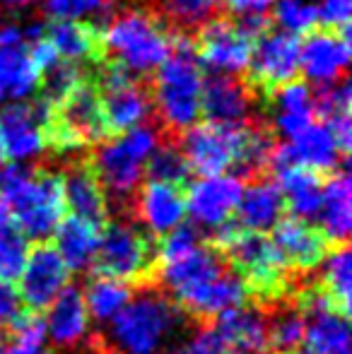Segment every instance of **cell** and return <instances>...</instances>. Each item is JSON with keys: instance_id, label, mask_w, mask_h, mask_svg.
<instances>
[{"instance_id": "36", "label": "cell", "mask_w": 352, "mask_h": 354, "mask_svg": "<svg viewBox=\"0 0 352 354\" xmlns=\"http://www.w3.org/2000/svg\"><path fill=\"white\" fill-rule=\"evenodd\" d=\"M116 0H48L44 12L51 19H77L85 15H102V24L106 29V19L111 15Z\"/></svg>"}, {"instance_id": "41", "label": "cell", "mask_w": 352, "mask_h": 354, "mask_svg": "<svg viewBox=\"0 0 352 354\" xmlns=\"http://www.w3.org/2000/svg\"><path fill=\"white\" fill-rule=\"evenodd\" d=\"M220 3H225L232 15H261L268 10L270 0H220Z\"/></svg>"}, {"instance_id": "46", "label": "cell", "mask_w": 352, "mask_h": 354, "mask_svg": "<svg viewBox=\"0 0 352 354\" xmlns=\"http://www.w3.org/2000/svg\"><path fill=\"white\" fill-rule=\"evenodd\" d=\"M37 354H53V352H48V350H41V352H37Z\"/></svg>"}, {"instance_id": "8", "label": "cell", "mask_w": 352, "mask_h": 354, "mask_svg": "<svg viewBox=\"0 0 352 354\" xmlns=\"http://www.w3.org/2000/svg\"><path fill=\"white\" fill-rule=\"evenodd\" d=\"M302 41L295 34L270 32L261 34L251 48L249 66L241 82L251 92V97L263 106V102L275 92L277 87L287 82H295L299 77Z\"/></svg>"}, {"instance_id": "2", "label": "cell", "mask_w": 352, "mask_h": 354, "mask_svg": "<svg viewBox=\"0 0 352 354\" xmlns=\"http://www.w3.org/2000/svg\"><path fill=\"white\" fill-rule=\"evenodd\" d=\"M147 84L160 136L178 140L201 118L203 73L191 37L174 34L169 58L157 68L155 77L147 80Z\"/></svg>"}, {"instance_id": "7", "label": "cell", "mask_w": 352, "mask_h": 354, "mask_svg": "<svg viewBox=\"0 0 352 354\" xmlns=\"http://www.w3.org/2000/svg\"><path fill=\"white\" fill-rule=\"evenodd\" d=\"M92 270L126 284L157 282V241L133 222L104 224Z\"/></svg>"}, {"instance_id": "5", "label": "cell", "mask_w": 352, "mask_h": 354, "mask_svg": "<svg viewBox=\"0 0 352 354\" xmlns=\"http://www.w3.org/2000/svg\"><path fill=\"white\" fill-rule=\"evenodd\" d=\"M172 44L174 32L147 0H140V5L131 10H123L104 29L106 63H113L140 80H147V75H152L169 58Z\"/></svg>"}, {"instance_id": "14", "label": "cell", "mask_w": 352, "mask_h": 354, "mask_svg": "<svg viewBox=\"0 0 352 354\" xmlns=\"http://www.w3.org/2000/svg\"><path fill=\"white\" fill-rule=\"evenodd\" d=\"M244 183L237 176H207L193 183L186 193V212H191L193 222L203 229L215 232L225 222H230L239 205Z\"/></svg>"}, {"instance_id": "37", "label": "cell", "mask_w": 352, "mask_h": 354, "mask_svg": "<svg viewBox=\"0 0 352 354\" xmlns=\"http://www.w3.org/2000/svg\"><path fill=\"white\" fill-rule=\"evenodd\" d=\"M275 22L282 24L287 29V34H309L314 29L316 19V8L309 3H302V0H280L275 5Z\"/></svg>"}, {"instance_id": "30", "label": "cell", "mask_w": 352, "mask_h": 354, "mask_svg": "<svg viewBox=\"0 0 352 354\" xmlns=\"http://www.w3.org/2000/svg\"><path fill=\"white\" fill-rule=\"evenodd\" d=\"M39 84V71L29 58L27 46H0V89L15 99H22Z\"/></svg>"}, {"instance_id": "35", "label": "cell", "mask_w": 352, "mask_h": 354, "mask_svg": "<svg viewBox=\"0 0 352 354\" xmlns=\"http://www.w3.org/2000/svg\"><path fill=\"white\" fill-rule=\"evenodd\" d=\"M350 82L348 75L333 80V82H324L316 92V97L311 99L314 102V116L321 118L319 123H328L331 118L343 116V113H350Z\"/></svg>"}, {"instance_id": "31", "label": "cell", "mask_w": 352, "mask_h": 354, "mask_svg": "<svg viewBox=\"0 0 352 354\" xmlns=\"http://www.w3.org/2000/svg\"><path fill=\"white\" fill-rule=\"evenodd\" d=\"M324 272L319 277V284L331 297L340 313L345 318L350 316V294H352V263H350V246L338 243L324 258Z\"/></svg>"}, {"instance_id": "33", "label": "cell", "mask_w": 352, "mask_h": 354, "mask_svg": "<svg viewBox=\"0 0 352 354\" xmlns=\"http://www.w3.org/2000/svg\"><path fill=\"white\" fill-rule=\"evenodd\" d=\"M160 136V133H157ZM145 174L150 176V181H165V183H176V186H186L191 169L181 152V145L174 138H162L157 140V147L152 149V154L145 162Z\"/></svg>"}, {"instance_id": "34", "label": "cell", "mask_w": 352, "mask_h": 354, "mask_svg": "<svg viewBox=\"0 0 352 354\" xmlns=\"http://www.w3.org/2000/svg\"><path fill=\"white\" fill-rule=\"evenodd\" d=\"M44 342H46V323H44V316L24 311L10 326L8 354H37L44 350Z\"/></svg>"}, {"instance_id": "40", "label": "cell", "mask_w": 352, "mask_h": 354, "mask_svg": "<svg viewBox=\"0 0 352 354\" xmlns=\"http://www.w3.org/2000/svg\"><path fill=\"white\" fill-rule=\"evenodd\" d=\"M22 301H19L17 289L10 282L0 280V328L3 326H12L19 316H22Z\"/></svg>"}, {"instance_id": "20", "label": "cell", "mask_w": 352, "mask_h": 354, "mask_svg": "<svg viewBox=\"0 0 352 354\" xmlns=\"http://www.w3.org/2000/svg\"><path fill=\"white\" fill-rule=\"evenodd\" d=\"M44 39L51 41L58 56L66 61H85L92 68H99L106 61L104 46V29L94 22H77V19H51L44 27Z\"/></svg>"}, {"instance_id": "15", "label": "cell", "mask_w": 352, "mask_h": 354, "mask_svg": "<svg viewBox=\"0 0 352 354\" xmlns=\"http://www.w3.org/2000/svg\"><path fill=\"white\" fill-rule=\"evenodd\" d=\"M272 243L292 272H311L331 251L328 239L319 227L299 217H282L272 227Z\"/></svg>"}, {"instance_id": "18", "label": "cell", "mask_w": 352, "mask_h": 354, "mask_svg": "<svg viewBox=\"0 0 352 354\" xmlns=\"http://www.w3.org/2000/svg\"><path fill=\"white\" fill-rule=\"evenodd\" d=\"M249 297L251 294H249V289H246L244 280H241L234 270L227 268L215 280L205 282L203 287L183 294L174 304L183 313L198 318V321H210V318H217L220 313L230 311V308L244 306V304L249 301Z\"/></svg>"}, {"instance_id": "23", "label": "cell", "mask_w": 352, "mask_h": 354, "mask_svg": "<svg viewBox=\"0 0 352 354\" xmlns=\"http://www.w3.org/2000/svg\"><path fill=\"white\" fill-rule=\"evenodd\" d=\"M352 186L348 167L338 169L335 174L326 176L324 193H321V207L316 217L321 219V232L328 243H348L352 229Z\"/></svg>"}, {"instance_id": "25", "label": "cell", "mask_w": 352, "mask_h": 354, "mask_svg": "<svg viewBox=\"0 0 352 354\" xmlns=\"http://www.w3.org/2000/svg\"><path fill=\"white\" fill-rule=\"evenodd\" d=\"M270 174L277 178V188H280L282 198H285V207H290L292 217L309 222L319 214L326 176L306 167H299V164H285V167L272 169Z\"/></svg>"}, {"instance_id": "21", "label": "cell", "mask_w": 352, "mask_h": 354, "mask_svg": "<svg viewBox=\"0 0 352 354\" xmlns=\"http://www.w3.org/2000/svg\"><path fill=\"white\" fill-rule=\"evenodd\" d=\"M230 354H268V316L259 306H237L212 323Z\"/></svg>"}, {"instance_id": "47", "label": "cell", "mask_w": 352, "mask_h": 354, "mask_svg": "<svg viewBox=\"0 0 352 354\" xmlns=\"http://www.w3.org/2000/svg\"><path fill=\"white\" fill-rule=\"evenodd\" d=\"M0 97H3V89H0Z\"/></svg>"}, {"instance_id": "11", "label": "cell", "mask_w": 352, "mask_h": 354, "mask_svg": "<svg viewBox=\"0 0 352 354\" xmlns=\"http://www.w3.org/2000/svg\"><path fill=\"white\" fill-rule=\"evenodd\" d=\"M51 104L44 99L19 102L0 109V154L3 159H24L46 149V126Z\"/></svg>"}, {"instance_id": "42", "label": "cell", "mask_w": 352, "mask_h": 354, "mask_svg": "<svg viewBox=\"0 0 352 354\" xmlns=\"http://www.w3.org/2000/svg\"><path fill=\"white\" fill-rule=\"evenodd\" d=\"M77 354H116L111 350V347L104 342V337H99V335H94V337H89L87 340V345L82 347Z\"/></svg>"}, {"instance_id": "3", "label": "cell", "mask_w": 352, "mask_h": 354, "mask_svg": "<svg viewBox=\"0 0 352 354\" xmlns=\"http://www.w3.org/2000/svg\"><path fill=\"white\" fill-rule=\"evenodd\" d=\"M0 201L24 239L37 241L51 236L68 212L61 171L46 167L24 169L8 164L0 171Z\"/></svg>"}, {"instance_id": "1", "label": "cell", "mask_w": 352, "mask_h": 354, "mask_svg": "<svg viewBox=\"0 0 352 354\" xmlns=\"http://www.w3.org/2000/svg\"><path fill=\"white\" fill-rule=\"evenodd\" d=\"M210 243L244 280L251 297H259L263 304L272 306L292 294L295 277L270 236L246 232L234 219H230L212 232Z\"/></svg>"}, {"instance_id": "19", "label": "cell", "mask_w": 352, "mask_h": 354, "mask_svg": "<svg viewBox=\"0 0 352 354\" xmlns=\"http://www.w3.org/2000/svg\"><path fill=\"white\" fill-rule=\"evenodd\" d=\"M299 63L316 82H333L343 77L350 63V37L331 29H311L302 44Z\"/></svg>"}, {"instance_id": "4", "label": "cell", "mask_w": 352, "mask_h": 354, "mask_svg": "<svg viewBox=\"0 0 352 354\" xmlns=\"http://www.w3.org/2000/svg\"><path fill=\"white\" fill-rule=\"evenodd\" d=\"M186 313L169 294L142 289L109 321L104 337L116 354H162L181 330Z\"/></svg>"}, {"instance_id": "6", "label": "cell", "mask_w": 352, "mask_h": 354, "mask_svg": "<svg viewBox=\"0 0 352 354\" xmlns=\"http://www.w3.org/2000/svg\"><path fill=\"white\" fill-rule=\"evenodd\" d=\"M157 140L160 136L155 128L140 126L113 138L111 142H104L97 152L89 154L94 171L106 193L109 210L131 214L133 198L145 176V162L157 147Z\"/></svg>"}, {"instance_id": "26", "label": "cell", "mask_w": 352, "mask_h": 354, "mask_svg": "<svg viewBox=\"0 0 352 354\" xmlns=\"http://www.w3.org/2000/svg\"><path fill=\"white\" fill-rule=\"evenodd\" d=\"M56 251L68 266V270H89L94 263L102 239V227L89 224L80 217H66L56 227Z\"/></svg>"}, {"instance_id": "45", "label": "cell", "mask_w": 352, "mask_h": 354, "mask_svg": "<svg viewBox=\"0 0 352 354\" xmlns=\"http://www.w3.org/2000/svg\"><path fill=\"white\" fill-rule=\"evenodd\" d=\"M8 5H24V3H32V0H3Z\"/></svg>"}, {"instance_id": "44", "label": "cell", "mask_w": 352, "mask_h": 354, "mask_svg": "<svg viewBox=\"0 0 352 354\" xmlns=\"http://www.w3.org/2000/svg\"><path fill=\"white\" fill-rule=\"evenodd\" d=\"M0 354H8V335L3 333V328H0Z\"/></svg>"}, {"instance_id": "16", "label": "cell", "mask_w": 352, "mask_h": 354, "mask_svg": "<svg viewBox=\"0 0 352 354\" xmlns=\"http://www.w3.org/2000/svg\"><path fill=\"white\" fill-rule=\"evenodd\" d=\"M131 214H136L155 236H165L186 217V191L183 186L165 181H147L133 198Z\"/></svg>"}, {"instance_id": "32", "label": "cell", "mask_w": 352, "mask_h": 354, "mask_svg": "<svg viewBox=\"0 0 352 354\" xmlns=\"http://www.w3.org/2000/svg\"><path fill=\"white\" fill-rule=\"evenodd\" d=\"M82 299H85L89 316L97 318L99 323L102 321L109 323L133 299V289H131V284H126L121 280L97 275L94 280L87 282L85 292H82Z\"/></svg>"}, {"instance_id": "27", "label": "cell", "mask_w": 352, "mask_h": 354, "mask_svg": "<svg viewBox=\"0 0 352 354\" xmlns=\"http://www.w3.org/2000/svg\"><path fill=\"white\" fill-rule=\"evenodd\" d=\"M304 345L299 354H350L348 318L335 308L306 313Z\"/></svg>"}, {"instance_id": "29", "label": "cell", "mask_w": 352, "mask_h": 354, "mask_svg": "<svg viewBox=\"0 0 352 354\" xmlns=\"http://www.w3.org/2000/svg\"><path fill=\"white\" fill-rule=\"evenodd\" d=\"M174 34L193 37L207 19L220 15V0H147Z\"/></svg>"}, {"instance_id": "43", "label": "cell", "mask_w": 352, "mask_h": 354, "mask_svg": "<svg viewBox=\"0 0 352 354\" xmlns=\"http://www.w3.org/2000/svg\"><path fill=\"white\" fill-rule=\"evenodd\" d=\"M24 34L17 27H5L0 32V46H15V44H22Z\"/></svg>"}, {"instance_id": "17", "label": "cell", "mask_w": 352, "mask_h": 354, "mask_svg": "<svg viewBox=\"0 0 352 354\" xmlns=\"http://www.w3.org/2000/svg\"><path fill=\"white\" fill-rule=\"evenodd\" d=\"M251 106H256V99L246 89L237 75H210L203 80L201 92V116H205L210 123H254Z\"/></svg>"}, {"instance_id": "24", "label": "cell", "mask_w": 352, "mask_h": 354, "mask_svg": "<svg viewBox=\"0 0 352 354\" xmlns=\"http://www.w3.org/2000/svg\"><path fill=\"white\" fill-rule=\"evenodd\" d=\"M237 219L241 229L246 232L266 234L282 219L285 212V198L272 178H259L249 181L246 191H241L239 205H237Z\"/></svg>"}, {"instance_id": "9", "label": "cell", "mask_w": 352, "mask_h": 354, "mask_svg": "<svg viewBox=\"0 0 352 354\" xmlns=\"http://www.w3.org/2000/svg\"><path fill=\"white\" fill-rule=\"evenodd\" d=\"M244 126L232 123H203L191 126L181 138V152L188 162V169L198 176H222L227 169H234L239 157L241 140H244Z\"/></svg>"}, {"instance_id": "39", "label": "cell", "mask_w": 352, "mask_h": 354, "mask_svg": "<svg viewBox=\"0 0 352 354\" xmlns=\"http://www.w3.org/2000/svg\"><path fill=\"white\" fill-rule=\"evenodd\" d=\"M350 17H352V0H324L321 8H316V19L324 24V29L348 34V37H350Z\"/></svg>"}, {"instance_id": "22", "label": "cell", "mask_w": 352, "mask_h": 354, "mask_svg": "<svg viewBox=\"0 0 352 354\" xmlns=\"http://www.w3.org/2000/svg\"><path fill=\"white\" fill-rule=\"evenodd\" d=\"M44 323L46 337H51L58 350H75L89 330V313L80 289L68 284L46 308Z\"/></svg>"}, {"instance_id": "10", "label": "cell", "mask_w": 352, "mask_h": 354, "mask_svg": "<svg viewBox=\"0 0 352 354\" xmlns=\"http://www.w3.org/2000/svg\"><path fill=\"white\" fill-rule=\"evenodd\" d=\"M196 58L220 75H237L246 71L254 48V39L241 29L237 17L215 15L191 37Z\"/></svg>"}, {"instance_id": "13", "label": "cell", "mask_w": 352, "mask_h": 354, "mask_svg": "<svg viewBox=\"0 0 352 354\" xmlns=\"http://www.w3.org/2000/svg\"><path fill=\"white\" fill-rule=\"evenodd\" d=\"M58 171L63 181L66 210H71L73 217H80L104 229V224L109 222V203L89 154H71Z\"/></svg>"}, {"instance_id": "38", "label": "cell", "mask_w": 352, "mask_h": 354, "mask_svg": "<svg viewBox=\"0 0 352 354\" xmlns=\"http://www.w3.org/2000/svg\"><path fill=\"white\" fill-rule=\"evenodd\" d=\"M174 354H230L222 337L212 326H198L188 337H183Z\"/></svg>"}, {"instance_id": "12", "label": "cell", "mask_w": 352, "mask_h": 354, "mask_svg": "<svg viewBox=\"0 0 352 354\" xmlns=\"http://www.w3.org/2000/svg\"><path fill=\"white\" fill-rule=\"evenodd\" d=\"M68 282L71 270L58 251L51 243H39L34 251H29L27 263L19 272V301L27 306V311L41 313L68 287Z\"/></svg>"}, {"instance_id": "28", "label": "cell", "mask_w": 352, "mask_h": 354, "mask_svg": "<svg viewBox=\"0 0 352 354\" xmlns=\"http://www.w3.org/2000/svg\"><path fill=\"white\" fill-rule=\"evenodd\" d=\"M268 316V354H299L304 345L306 321L292 301L272 304Z\"/></svg>"}]
</instances>
